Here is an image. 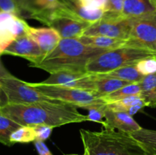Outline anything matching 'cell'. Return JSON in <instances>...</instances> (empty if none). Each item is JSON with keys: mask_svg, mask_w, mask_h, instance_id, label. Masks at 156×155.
Wrapping results in <instances>:
<instances>
[{"mask_svg": "<svg viewBox=\"0 0 156 155\" xmlns=\"http://www.w3.org/2000/svg\"><path fill=\"white\" fill-rule=\"evenodd\" d=\"M80 42L86 46L105 50H114L126 45V40L114 39L101 35H83L77 38Z\"/></svg>", "mask_w": 156, "mask_h": 155, "instance_id": "cell-17", "label": "cell"}, {"mask_svg": "<svg viewBox=\"0 0 156 155\" xmlns=\"http://www.w3.org/2000/svg\"><path fill=\"white\" fill-rule=\"evenodd\" d=\"M28 27L24 18L15 14L0 12V56L17 38L27 34Z\"/></svg>", "mask_w": 156, "mask_h": 155, "instance_id": "cell-10", "label": "cell"}, {"mask_svg": "<svg viewBox=\"0 0 156 155\" xmlns=\"http://www.w3.org/2000/svg\"><path fill=\"white\" fill-rule=\"evenodd\" d=\"M81 4L88 9L91 10H104L107 0H79Z\"/></svg>", "mask_w": 156, "mask_h": 155, "instance_id": "cell-31", "label": "cell"}, {"mask_svg": "<svg viewBox=\"0 0 156 155\" xmlns=\"http://www.w3.org/2000/svg\"><path fill=\"white\" fill-rule=\"evenodd\" d=\"M136 68L143 76L156 73V56L141 59L136 64Z\"/></svg>", "mask_w": 156, "mask_h": 155, "instance_id": "cell-27", "label": "cell"}, {"mask_svg": "<svg viewBox=\"0 0 156 155\" xmlns=\"http://www.w3.org/2000/svg\"><path fill=\"white\" fill-rule=\"evenodd\" d=\"M152 56L155 55L144 49L124 45L91 59L87 63L85 71L89 74L108 72L123 67L136 65L141 59Z\"/></svg>", "mask_w": 156, "mask_h": 155, "instance_id": "cell-4", "label": "cell"}, {"mask_svg": "<svg viewBox=\"0 0 156 155\" xmlns=\"http://www.w3.org/2000/svg\"><path fill=\"white\" fill-rule=\"evenodd\" d=\"M150 1L152 2V3L153 4V5L156 8V0H150Z\"/></svg>", "mask_w": 156, "mask_h": 155, "instance_id": "cell-36", "label": "cell"}, {"mask_svg": "<svg viewBox=\"0 0 156 155\" xmlns=\"http://www.w3.org/2000/svg\"><path fill=\"white\" fill-rule=\"evenodd\" d=\"M0 84L6 99L10 104H30L36 102H56L41 94L30 86L29 83L20 80L14 75L0 79Z\"/></svg>", "mask_w": 156, "mask_h": 155, "instance_id": "cell-7", "label": "cell"}, {"mask_svg": "<svg viewBox=\"0 0 156 155\" xmlns=\"http://www.w3.org/2000/svg\"><path fill=\"white\" fill-rule=\"evenodd\" d=\"M104 128L132 133L142 129L141 126L134 120L132 115L124 112H119L110 109L107 106L105 115Z\"/></svg>", "mask_w": 156, "mask_h": 155, "instance_id": "cell-13", "label": "cell"}, {"mask_svg": "<svg viewBox=\"0 0 156 155\" xmlns=\"http://www.w3.org/2000/svg\"><path fill=\"white\" fill-rule=\"evenodd\" d=\"M3 54L20 56L30 61V64L38 63L45 56L38 44L27 34L17 38L5 49Z\"/></svg>", "mask_w": 156, "mask_h": 155, "instance_id": "cell-12", "label": "cell"}, {"mask_svg": "<svg viewBox=\"0 0 156 155\" xmlns=\"http://www.w3.org/2000/svg\"><path fill=\"white\" fill-rule=\"evenodd\" d=\"M147 155H156V131L143 129L130 133Z\"/></svg>", "mask_w": 156, "mask_h": 155, "instance_id": "cell-20", "label": "cell"}, {"mask_svg": "<svg viewBox=\"0 0 156 155\" xmlns=\"http://www.w3.org/2000/svg\"><path fill=\"white\" fill-rule=\"evenodd\" d=\"M132 20L122 14L105 12L102 18L92 23L84 31L83 35H101L114 39H129Z\"/></svg>", "mask_w": 156, "mask_h": 155, "instance_id": "cell-9", "label": "cell"}, {"mask_svg": "<svg viewBox=\"0 0 156 155\" xmlns=\"http://www.w3.org/2000/svg\"><path fill=\"white\" fill-rule=\"evenodd\" d=\"M34 146L39 155H53L50 152V149L47 147V146L43 141L36 139L34 141Z\"/></svg>", "mask_w": 156, "mask_h": 155, "instance_id": "cell-32", "label": "cell"}, {"mask_svg": "<svg viewBox=\"0 0 156 155\" xmlns=\"http://www.w3.org/2000/svg\"><path fill=\"white\" fill-rule=\"evenodd\" d=\"M12 74L5 68L3 64L2 63L1 60H0V79L5 78H8L12 76Z\"/></svg>", "mask_w": 156, "mask_h": 155, "instance_id": "cell-34", "label": "cell"}, {"mask_svg": "<svg viewBox=\"0 0 156 155\" xmlns=\"http://www.w3.org/2000/svg\"><path fill=\"white\" fill-rule=\"evenodd\" d=\"M34 0H15L20 12V17L23 18L24 13Z\"/></svg>", "mask_w": 156, "mask_h": 155, "instance_id": "cell-33", "label": "cell"}, {"mask_svg": "<svg viewBox=\"0 0 156 155\" xmlns=\"http://www.w3.org/2000/svg\"><path fill=\"white\" fill-rule=\"evenodd\" d=\"M4 94V93H3V91H2V87H1V84H0V97H1V94ZM5 103H2V100H1V98H0V106H2V105H4Z\"/></svg>", "mask_w": 156, "mask_h": 155, "instance_id": "cell-35", "label": "cell"}, {"mask_svg": "<svg viewBox=\"0 0 156 155\" xmlns=\"http://www.w3.org/2000/svg\"><path fill=\"white\" fill-rule=\"evenodd\" d=\"M33 128L36 133V139L43 141L50 138L53 129L52 126H45V125H37V126H33Z\"/></svg>", "mask_w": 156, "mask_h": 155, "instance_id": "cell-29", "label": "cell"}, {"mask_svg": "<svg viewBox=\"0 0 156 155\" xmlns=\"http://www.w3.org/2000/svg\"><path fill=\"white\" fill-rule=\"evenodd\" d=\"M94 74L99 76V77L120 79V80L130 82V83L140 82L143 80V78H144L143 74L139 72L135 65L123 67V68H117V69L113 70V71H108V72Z\"/></svg>", "mask_w": 156, "mask_h": 155, "instance_id": "cell-22", "label": "cell"}, {"mask_svg": "<svg viewBox=\"0 0 156 155\" xmlns=\"http://www.w3.org/2000/svg\"><path fill=\"white\" fill-rule=\"evenodd\" d=\"M0 10L15 14L20 17V12L15 0H0Z\"/></svg>", "mask_w": 156, "mask_h": 155, "instance_id": "cell-30", "label": "cell"}, {"mask_svg": "<svg viewBox=\"0 0 156 155\" xmlns=\"http://www.w3.org/2000/svg\"><path fill=\"white\" fill-rule=\"evenodd\" d=\"M29 84L50 98L63 103H70L79 108L93 103H105L102 98H99L91 93L83 90L69 88L62 85L49 84L43 82L29 83Z\"/></svg>", "mask_w": 156, "mask_h": 155, "instance_id": "cell-5", "label": "cell"}, {"mask_svg": "<svg viewBox=\"0 0 156 155\" xmlns=\"http://www.w3.org/2000/svg\"><path fill=\"white\" fill-rule=\"evenodd\" d=\"M108 50L86 46L78 39H61L57 46L38 63L30 64L50 74L58 71L86 72L85 67L91 59Z\"/></svg>", "mask_w": 156, "mask_h": 155, "instance_id": "cell-2", "label": "cell"}, {"mask_svg": "<svg viewBox=\"0 0 156 155\" xmlns=\"http://www.w3.org/2000/svg\"><path fill=\"white\" fill-rule=\"evenodd\" d=\"M141 88L140 97L146 106L156 107V73L144 76L139 82Z\"/></svg>", "mask_w": 156, "mask_h": 155, "instance_id": "cell-21", "label": "cell"}, {"mask_svg": "<svg viewBox=\"0 0 156 155\" xmlns=\"http://www.w3.org/2000/svg\"><path fill=\"white\" fill-rule=\"evenodd\" d=\"M42 82L83 90L92 94L94 92V78L92 74L87 72L58 71L50 74V77Z\"/></svg>", "mask_w": 156, "mask_h": 155, "instance_id": "cell-11", "label": "cell"}, {"mask_svg": "<svg viewBox=\"0 0 156 155\" xmlns=\"http://www.w3.org/2000/svg\"><path fill=\"white\" fill-rule=\"evenodd\" d=\"M59 8L72 17L91 24L98 21L104 15V10H91L84 7L79 0H58Z\"/></svg>", "mask_w": 156, "mask_h": 155, "instance_id": "cell-15", "label": "cell"}, {"mask_svg": "<svg viewBox=\"0 0 156 155\" xmlns=\"http://www.w3.org/2000/svg\"><path fill=\"white\" fill-rule=\"evenodd\" d=\"M0 112L21 126L45 125L55 128L88 121L87 115L81 114L77 106L61 101L36 102L30 104L5 103L0 106Z\"/></svg>", "mask_w": 156, "mask_h": 155, "instance_id": "cell-1", "label": "cell"}, {"mask_svg": "<svg viewBox=\"0 0 156 155\" xmlns=\"http://www.w3.org/2000/svg\"><path fill=\"white\" fill-rule=\"evenodd\" d=\"M131 20L130 33L126 45L144 49L156 56V11Z\"/></svg>", "mask_w": 156, "mask_h": 155, "instance_id": "cell-8", "label": "cell"}, {"mask_svg": "<svg viewBox=\"0 0 156 155\" xmlns=\"http://www.w3.org/2000/svg\"><path fill=\"white\" fill-rule=\"evenodd\" d=\"M107 106L110 109L126 112L133 116L146 106L140 96H130L113 103H107Z\"/></svg>", "mask_w": 156, "mask_h": 155, "instance_id": "cell-18", "label": "cell"}, {"mask_svg": "<svg viewBox=\"0 0 156 155\" xmlns=\"http://www.w3.org/2000/svg\"><path fill=\"white\" fill-rule=\"evenodd\" d=\"M82 109H85L88 111L87 115L88 121L96 122L101 123L103 126L105 122V115L107 109V103H93V104L86 105Z\"/></svg>", "mask_w": 156, "mask_h": 155, "instance_id": "cell-26", "label": "cell"}, {"mask_svg": "<svg viewBox=\"0 0 156 155\" xmlns=\"http://www.w3.org/2000/svg\"><path fill=\"white\" fill-rule=\"evenodd\" d=\"M156 11L150 0H125L122 15L128 18L141 17Z\"/></svg>", "mask_w": 156, "mask_h": 155, "instance_id": "cell-19", "label": "cell"}, {"mask_svg": "<svg viewBox=\"0 0 156 155\" xmlns=\"http://www.w3.org/2000/svg\"><path fill=\"white\" fill-rule=\"evenodd\" d=\"M27 34L38 44L44 56L53 51L62 39L58 32L50 27L37 28L29 26Z\"/></svg>", "mask_w": 156, "mask_h": 155, "instance_id": "cell-14", "label": "cell"}, {"mask_svg": "<svg viewBox=\"0 0 156 155\" xmlns=\"http://www.w3.org/2000/svg\"><path fill=\"white\" fill-rule=\"evenodd\" d=\"M36 133L33 126H21L13 132L10 136V141L13 144L16 143H29L36 140Z\"/></svg>", "mask_w": 156, "mask_h": 155, "instance_id": "cell-25", "label": "cell"}, {"mask_svg": "<svg viewBox=\"0 0 156 155\" xmlns=\"http://www.w3.org/2000/svg\"><path fill=\"white\" fill-rule=\"evenodd\" d=\"M140 94H141V88L140 83L136 82V83H131L126 85L111 93L108 95L102 97V99L106 103H111L130 96H140Z\"/></svg>", "mask_w": 156, "mask_h": 155, "instance_id": "cell-23", "label": "cell"}, {"mask_svg": "<svg viewBox=\"0 0 156 155\" xmlns=\"http://www.w3.org/2000/svg\"><path fill=\"white\" fill-rule=\"evenodd\" d=\"M125 0H107L104 12L114 14H122Z\"/></svg>", "mask_w": 156, "mask_h": 155, "instance_id": "cell-28", "label": "cell"}, {"mask_svg": "<svg viewBox=\"0 0 156 155\" xmlns=\"http://www.w3.org/2000/svg\"><path fill=\"white\" fill-rule=\"evenodd\" d=\"M36 20L56 30L62 39H77L82 36L84 31L91 24L76 19L64 12L59 6L48 13L41 15Z\"/></svg>", "mask_w": 156, "mask_h": 155, "instance_id": "cell-6", "label": "cell"}, {"mask_svg": "<svg viewBox=\"0 0 156 155\" xmlns=\"http://www.w3.org/2000/svg\"><path fill=\"white\" fill-rule=\"evenodd\" d=\"M83 155H147L127 132L114 129L91 132L80 129Z\"/></svg>", "mask_w": 156, "mask_h": 155, "instance_id": "cell-3", "label": "cell"}, {"mask_svg": "<svg viewBox=\"0 0 156 155\" xmlns=\"http://www.w3.org/2000/svg\"><path fill=\"white\" fill-rule=\"evenodd\" d=\"M0 12H1V10H0Z\"/></svg>", "mask_w": 156, "mask_h": 155, "instance_id": "cell-38", "label": "cell"}, {"mask_svg": "<svg viewBox=\"0 0 156 155\" xmlns=\"http://www.w3.org/2000/svg\"><path fill=\"white\" fill-rule=\"evenodd\" d=\"M92 74L94 82V95L99 98L105 97L111 93L131 84L130 82L125 81L117 78L99 77L94 74Z\"/></svg>", "mask_w": 156, "mask_h": 155, "instance_id": "cell-16", "label": "cell"}, {"mask_svg": "<svg viewBox=\"0 0 156 155\" xmlns=\"http://www.w3.org/2000/svg\"><path fill=\"white\" fill-rule=\"evenodd\" d=\"M67 155H79V154H67Z\"/></svg>", "mask_w": 156, "mask_h": 155, "instance_id": "cell-37", "label": "cell"}, {"mask_svg": "<svg viewBox=\"0 0 156 155\" xmlns=\"http://www.w3.org/2000/svg\"><path fill=\"white\" fill-rule=\"evenodd\" d=\"M21 126L0 112V143L9 147L13 145L10 141V136L12 132Z\"/></svg>", "mask_w": 156, "mask_h": 155, "instance_id": "cell-24", "label": "cell"}]
</instances>
